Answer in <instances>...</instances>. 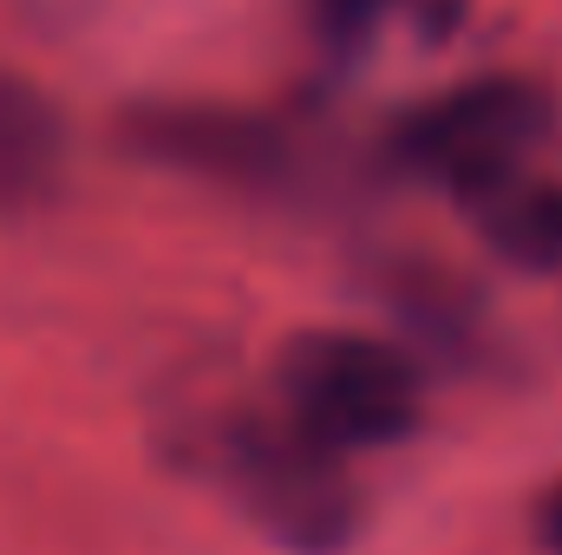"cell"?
Listing matches in <instances>:
<instances>
[{"instance_id": "cell-6", "label": "cell", "mask_w": 562, "mask_h": 555, "mask_svg": "<svg viewBox=\"0 0 562 555\" xmlns=\"http://www.w3.org/2000/svg\"><path fill=\"white\" fill-rule=\"evenodd\" d=\"M464 216L477 223V236L537 275H562V177H537V170H510L491 190H477L464 203Z\"/></svg>"}, {"instance_id": "cell-8", "label": "cell", "mask_w": 562, "mask_h": 555, "mask_svg": "<svg viewBox=\"0 0 562 555\" xmlns=\"http://www.w3.org/2000/svg\"><path fill=\"white\" fill-rule=\"evenodd\" d=\"M537 536H543V550L562 555V477L537 497Z\"/></svg>"}, {"instance_id": "cell-7", "label": "cell", "mask_w": 562, "mask_h": 555, "mask_svg": "<svg viewBox=\"0 0 562 555\" xmlns=\"http://www.w3.org/2000/svg\"><path fill=\"white\" fill-rule=\"evenodd\" d=\"M307 13H314V33H321V46L327 53H360L386 20H400V13H413L419 20L425 39H445L451 26H458V13H464V0H307Z\"/></svg>"}, {"instance_id": "cell-5", "label": "cell", "mask_w": 562, "mask_h": 555, "mask_svg": "<svg viewBox=\"0 0 562 555\" xmlns=\"http://www.w3.org/2000/svg\"><path fill=\"white\" fill-rule=\"evenodd\" d=\"M66 177V118L53 92L20 72H0V216H26L53 203Z\"/></svg>"}, {"instance_id": "cell-4", "label": "cell", "mask_w": 562, "mask_h": 555, "mask_svg": "<svg viewBox=\"0 0 562 555\" xmlns=\"http://www.w3.org/2000/svg\"><path fill=\"white\" fill-rule=\"evenodd\" d=\"M125 138L170 170L236 183V190H281L301 157L288 125L262 112H223V105H144L125 118Z\"/></svg>"}, {"instance_id": "cell-1", "label": "cell", "mask_w": 562, "mask_h": 555, "mask_svg": "<svg viewBox=\"0 0 562 555\" xmlns=\"http://www.w3.org/2000/svg\"><path fill=\"white\" fill-rule=\"evenodd\" d=\"M216 471L236 510L294 555L347 550L367 523V497L347 471V451L314 438L301 418H229Z\"/></svg>"}, {"instance_id": "cell-3", "label": "cell", "mask_w": 562, "mask_h": 555, "mask_svg": "<svg viewBox=\"0 0 562 555\" xmlns=\"http://www.w3.org/2000/svg\"><path fill=\"white\" fill-rule=\"evenodd\" d=\"M543 125H550L543 86H530V79H471V86H451V92L425 99L413 118H400L386 150H393L400 170H419L431 183H445V196L464 209L477 190L524 170Z\"/></svg>"}, {"instance_id": "cell-2", "label": "cell", "mask_w": 562, "mask_h": 555, "mask_svg": "<svg viewBox=\"0 0 562 555\" xmlns=\"http://www.w3.org/2000/svg\"><path fill=\"white\" fill-rule=\"evenodd\" d=\"M276 386H281V412L301 418L334 451L400 444V438L419 431L425 412L419 366L400 347H386L380 333H347V327L294 333L281 347Z\"/></svg>"}]
</instances>
